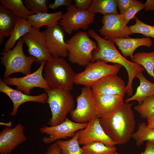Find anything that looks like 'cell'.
<instances>
[{"label":"cell","mask_w":154,"mask_h":154,"mask_svg":"<svg viewBox=\"0 0 154 154\" xmlns=\"http://www.w3.org/2000/svg\"><path fill=\"white\" fill-rule=\"evenodd\" d=\"M87 32L97 43V47L93 51L90 62H94L97 60H101L107 63L111 62L123 66L128 76V82L125 87L126 94L129 96H131L133 93V80L138 73L144 71L145 68L139 64L127 60L121 55L116 48L112 40L104 39L92 29H88Z\"/></svg>","instance_id":"6da1fadb"},{"label":"cell","mask_w":154,"mask_h":154,"mask_svg":"<svg viewBox=\"0 0 154 154\" xmlns=\"http://www.w3.org/2000/svg\"><path fill=\"white\" fill-rule=\"evenodd\" d=\"M133 104L124 103L115 112L99 118L105 132L116 144H124L131 138L135 124Z\"/></svg>","instance_id":"7a4b0ae2"},{"label":"cell","mask_w":154,"mask_h":154,"mask_svg":"<svg viewBox=\"0 0 154 154\" xmlns=\"http://www.w3.org/2000/svg\"><path fill=\"white\" fill-rule=\"evenodd\" d=\"M44 68V78L50 89L72 90L75 73L63 58L52 56Z\"/></svg>","instance_id":"3957f363"},{"label":"cell","mask_w":154,"mask_h":154,"mask_svg":"<svg viewBox=\"0 0 154 154\" xmlns=\"http://www.w3.org/2000/svg\"><path fill=\"white\" fill-rule=\"evenodd\" d=\"M24 43L21 38L12 50L0 53L2 56L1 62L5 68L4 78L16 73H21L26 75L31 74L32 65L36 59L34 57L25 54L23 50Z\"/></svg>","instance_id":"277c9868"},{"label":"cell","mask_w":154,"mask_h":154,"mask_svg":"<svg viewBox=\"0 0 154 154\" xmlns=\"http://www.w3.org/2000/svg\"><path fill=\"white\" fill-rule=\"evenodd\" d=\"M45 91L48 95L47 103L51 112V117L48 123L50 126L59 124L74 109L73 97L69 90L50 89Z\"/></svg>","instance_id":"5b68a950"},{"label":"cell","mask_w":154,"mask_h":154,"mask_svg":"<svg viewBox=\"0 0 154 154\" xmlns=\"http://www.w3.org/2000/svg\"><path fill=\"white\" fill-rule=\"evenodd\" d=\"M89 36L86 32L80 31L66 41L69 60L72 63L86 66L90 62L97 45Z\"/></svg>","instance_id":"8992f818"},{"label":"cell","mask_w":154,"mask_h":154,"mask_svg":"<svg viewBox=\"0 0 154 154\" xmlns=\"http://www.w3.org/2000/svg\"><path fill=\"white\" fill-rule=\"evenodd\" d=\"M122 67L118 64L110 65L102 60H97L88 64L83 72L75 74L74 84L91 87L105 76L117 74Z\"/></svg>","instance_id":"52a82bcc"},{"label":"cell","mask_w":154,"mask_h":154,"mask_svg":"<svg viewBox=\"0 0 154 154\" xmlns=\"http://www.w3.org/2000/svg\"><path fill=\"white\" fill-rule=\"evenodd\" d=\"M95 15L88 10L78 9L74 4L67 7V11L63 14L59 24L65 32L71 35L75 30L82 29L85 31L88 29L90 24L93 23Z\"/></svg>","instance_id":"ba28073f"},{"label":"cell","mask_w":154,"mask_h":154,"mask_svg":"<svg viewBox=\"0 0 154 154\" xmlns=\"http://www.w3.org/2000/svg\"><path fill=\"white\" fill-rule=\"evenodd\" d=\"M94 96L91 87L85 86L76 99V108L70 113L72 120L79 123L88 122L94 118L100 117L96 110Z\"/></svg>","instance_id":"9c48e42d"},{"label":"cell","mask_w":154,"mask_h":154,"mask_svg":"<svg viewBox=\"0 0 154 154\" xmlns=\"http://www.w3.org/2000/svg\"><path fill=\"white\" fill-rule=\"evenodd\" d=\"M88 122L79 123L72 121L67 117L62 123L53 126L43 125L39 129V132L48 136L42 138V142L46 144L54 143L58 140L73 137L78 131L85 129Z\"/></svg>","instance_id":"30bf717a"},{"label":"cell","mask_w":154,"mask_h":154,"mask_svg":"<svg viewBox=\"0 0 154 154\" xmlns=\"http://www.w3.org/2000/svg\"><path fill=\"white\" fill-rule=\"evenodd\" d=\"M47 61L40 64L39 67L34 72L20 78L10 77L2 80L8 85L16 86L17 90L29 95L31 90L35 87L44 89L45 90L50 88L47 83L42 76L44 67Z\"/></svg>","instance_id":"8fae6325"},{"label":"cell","mask_w":154,"mask_h":154,"mask_svg":"<svg viewBox=\"0 0 154 154\" xmlns=\"http://www.w3.org/2000/svg\"><path fill=\"white\" fill-rule=\"evenodd\" d=\"M101 22L103 25L99 32L105 40L128 38L133 34L129 26L125 24L122 15L111 14L103 15Z\"/></svg>","instance_id":"7c38bea8"},{"label":"cell","mask_w":154,"mask_h":154,"mask_svg":"<svg viewBox=\"0 0 154 154\" xmlns=\"http://www.w3.org/2000/svg\"><path fill=\"white\" fill-rule=\"evenodd\" d=\"M22 38L27 47L29 56L34 57L37 63L41 64L52 57L46 47L44 36L40 29L32 28Z\"/></svg>","instance_id":"4fadbf2b"},{"label":"cell","mask_w":154,"mask_h":154,"mask_svg":"<svg viewBox=\"0 0 154 154\" xmlns=\"http://www.w3.org/2000/svg\"><path fill=\"white\" fill-rule=\"evenodd\" d=\"M46 47L52 56L65 58L68 56L67 46L64 41L65 31L59 23L41 31Z\"/></svg>","instance_id":"5bb4252c"},{"label":"cell","mask_w":154,"mask_h":154,"mask_svg":"<svg viewBox=\"0 0 154 154\" xmlns=\"http://www.w3.org/2000/svg\"><path fill=\"white\" fill-rule=\"evenodd\" d=\"M80 145L100 142L108 146H115L116 143L105 132L99 121V118H93L88 122L86 127L78 131Z\"/></svg>","instance_id":"9a60e30c"},{"label":"cell","mask_w":154,"mask_h":154,"mask_svg":"<svg viewBox=\"0 0 154 154\" xmlns=\"http://www.w3.org/2000/svg\"><path fill=\"white\" fill-rule=\"evenodd\" d=\"M24 127L20 123L13 128L6 127L0 132V154H9L27 140Z\"/></svg>","instance_id":"2e32d148"},{"label":"cell","mask_w":154,"mask_h":154,"mask_svg":"<svg viewBox=\"0 0 154 154\" xmlns=\"http://www.w3.org/2000/svg\"><path fill=\"white\" fill-rule=\"evenodd\" d=\"M125 83L117 74L105 76L94 84L91 88L94 96L113 95L124 97Z\"/></svg>","instance_id":"e0dca14e"},{"label":"cell","mask_w":154,"mask_h":154,"mask_svg":"<svg viewBox=\"0 0 154 154\" xmlns=\"http://www.w3.org/2000/svg\"><path fill=\"white\" fill-rule=\"evenodd\" d=\"M0 92L7 96L12 102L13 108L11 112L9 114L12 116L16 115L19 108L24 103L33 102L44 104L47 101L48 96L46 92L36 96L27 95L17 89L11 88L1 79H0Z\"/></svg>","instance_id":"ac0fdd59"},{"label":"cell","mask_w":154,"mask_h":154,"mask_svg":"<svg viewBox=\"0 0 154 154\" xmlns=\"http://www.w3.org/2000/svg\"><path fill=\"white\" fill-rule=\"evenodd\" d=\"M123 98L117 95L94 96L95 107L100 118L116 111L124 103Z\"/></svg>","instance_id":"d6986e66"},{"label":"cell","mask_w":154,"mask_h":154,"mask_svg":"<svg viewBox=\"0 0 154 154\" xmlns=\"http://www.w3.org/2000/svg\"><path fill=\"white\" fill-rule=\"evenodd\" d=\"M112 40L118 46L123 56L125 58L130 56L131 58L137 48L144 46L150 48L152 46L153 43L151 38L147 37L135 38H115Z\"/></svg>","instance_id":"ffe728a7"},{"label":"cell","mask_w":154,"mask_h":154,"mask_svg":"<svg viewBox=\"0 0 154 154\" xmlns=\"http://www.w3.org/2000/svg\"><path fill=\"white\" fill-rule=\"evenodd\" d=\"M17 17L11 10L0 4V45L5 37H8L14 29Z\"/></svg>","instance_id":"44dd1931"},{"label":"cell","mask_w":154,"mask_h":154,"mask_svg":"<svg viewBox=\"0 0 154 154\" xmlns=\"http://www.w3.org/2000/svg\"><path fill=\"white\" fill-rule=\"evenodd\" d=\"M63 15L60 11L52 13H39L29 16L27 19L32 28L40 29L44 26L51 27L59 23Z\"/></svg>","instance_id":"7402d4cb"},{"label":"cell","mask_w":154,"mask_h":154,"mask_svg":"<svg viewBox=\"0 0 154 154\" xmlns=\"http://www.w3.org/2000/svg\"><path fill=\"white\" fill-rule=\"evenodd\" d=\"M138 79L140 85L137 88L134 95L125 100V103H128L132 101L136 100L138 104H140L146 98L154 95V83L147 80L143 74L142 72L138 73L135 78Z\"/></svg>","instance_id":"603a6c76"},{"label":"cell","mask_w":154,"mask_h":154,"mask_svg":"<svg viewBox=\"0 0 154 154\" xmlns=\"http://www.w3.org/2000/svg\"><path fill=\"white\" fill-rule=\"evenodd\" d=\"M32 28L27 19L17 17L15 26L8 39L6 41L3 49V51L11 50L15 43L21 38L30 32Z\"/></svg>","instance_id":"cb8c5ba5"},{"label":"cell","mask_w":154,"mask_h":154,"mask_svg":"<svg viewBox=\"0 0 154 154\" xmlns=\"http://www.w3.org/2000/svg\"><path fill=\"white\" fill-rule=\"evenodd\" d=\"M117 0H92L88 10L90 13H100L103 15L117 14Z\"/></svg>","instance_id":"d4e9b609"},{"label":"cell","mask_w":154,"mask_h":154,"mask_svg":"<svg viewBox=\"0 0 154 154\" xmlns=\"http://www.w3.org/2000/svg\"><path fill=\"white\" fill-rule=\"evenodd\" d=\"M131 59L132 62L143 67L148 74L154 79V51L137 52L133 54Z\"/></svg>","instance_id":"484cf974"},{"label":"cell","mask_w":154,"mask_h":154,"mask_svg":"<svg viewBox=\"0 0 154 154\" xmlns=\"http://www.w3.org/2000/svg\"><path fill=\"white\" fill-rule=\"evenodd\" d=\"M0 3L18 18L27 19L29 16L34 15L27 9L22 0H0Z\"/></svg>","instance_id":"4316f807"},{"label":"cell","mask_w":154,"mask_h":154,"mask_svg":"<svg viewBox=\"0 0 154 154\" xmlns=\"http://www.w3.org/2000/svg\"><path fill=\"white\" fill-rule=\"evenodd\" d=\"M138 125L137 130L134 132L131 137L136 145L140 146L146 141H154V128L148 127L144 122Z\"/></svg>","instance_id":"83f0119b"},{"label":"cell","mask_w":154,"mask_h":154,"mask_svg":"<svg viewBox=\"0 0 154 154\" xmlns=\"http://www.w3.org/2000/svg\"><path fill=\"white\" fill-rule=\"evenodd\" d=\"M82 154H118L115 146H108L100 142H95L83 145Z\"/></svg>","instance_id":"f1b7e54d"},{"label":"cell","mask_w":154,"mask_h":154,"mask_svg":"<svg viewBox=\"0 0 154 154\" xmlns=\"http://www.w3.org/2000/svg\"><path fill=\"white\" fill-rule=\"evenodd\" d=\"M78 131L74 137L69 140L59 139L56 142L60 148L62 154H82V149L78 141Z\"/></svg>","instance_id":"f546056e"},{"label":"cell","mask_w":154,"mask_h":154,"mask_svg":"<svg viewBox=\"0 0 154 154\" xmlns=\"http://www.w3.org/2000/svg\"><path fill=\"white\" fill-rule=\"evenodd\" d=\"M135 110L144 119H147L154 115V95L146 98L140 104L134 107Z\"/></svg>","instance_id":"4dcf8cb0"},{"label":"cell","mask_w":154,"mask_h":154,"mask_svg":"<svg viewBox=\"0 0 154 154\" xmlns=\"http://www.w3.org/2000/svg\"><path fill=\"white\" fill-rule=\"evenodd\" d=\"M136 23L134 25L129 26L133 33H139L144 36L151 37L154 40V26L145 24L135 17Z\"/></svg>","instance_id":"1f68e13d"},{"label":"cell","mask_w":154,"mask_h":154,"mask_svg":"<svg viewBox=\"0 0 154 154\" xmlns=\"http://www.w3.org/2000/svg\"><path fill=\"white\" fill-rule=\"evenodd\" d=\"M23 2L27 9L34 14L48 13L46 0H24Z\"/></svg>","instance_id":"d6a6232c"},{"label":"cell","mask_w":154,"mask_h":154,"mask_svg":"<svg viewBox=\"0 0 154 154\" xmlns=\"http://www.w3.org/2000/svg\"><path fill=\"white\" fill-rule=\"evenodd\" d=\"M144 4L139 1L134 0L132 4L123 15L125 24L127 25L129 21L135 17L138 12L144 9Z\"/></svg>","instance_id":"836d02e7"},{"label":"cell","mask_w":154,"mask_h":154,"mask_svg":"<svg viewBox=\"0 0 154 154\" xmlns=\"http://www.w3.org/2000/svg\"><path fill=\"white\" fill-rule=\"evenodd\" d=\"M134 0H117L120 14L123 15L132 4Z\"/></svg>","instance_id":"e575fe53"},{"label":"cell","mask_w":154,"mask_h":154,"mask_svg":"<svg viewBox=\"0 0 154 154\" xmlns=\"http://www.w3.org/2000/svg\"><path fill=\"white\" fill-rule=\"evenodd\" d=\"M72 0H55L53 3L48 4V8L54 10L61 6L68 7L72 4Z\"/></svg>","instance_id":"d590c367"},{"label":"cell","mask_w":154,"mask_h":154,"mask_svg":"<svg viewBox=\"0 0 154 154\" xmlns=\"http://www.w3.org/2000/svg\"><path fill=\"white\" fill-rule=\"evenodd\" d=\"M75 5L78 9L86 11L88 10L92 0H74Z\"/></svg>","instance_id":"8d00e7d4"},{"label":"cell","mask_w":154,"mask_h":154,"mask_svg":"<svg viewBox=\"0 0 154 154\" xmlns=\"http://www.w3.org/2000/svg\"><path fill=\"white\" fill-rule=\"evenodd\" d=\"M43 154H62L57 143L54 142L50 144Z\"/></svg>","instance_id":"74e56055"},{"label":"cell","mask_w":154,"mask_h":154,"mask_svg":"<svg viewBox=\"0 0 154 154\" xmlns=\"http://www.w3.org/2000/svg\"><path fill=\"white\" fill-rule=\"evenodd\" d=\"M141 154H154V141H147L144 151Z\"/></svg>","instance_id":"f35d334b"},{"label":"cell","mask_w":154,"mask_h":154,"mask_svg":"<svg viewBox=\"0 0 154 154\" xmlns=\"http://www.w3.org/2000/svg\"><path fill=\"white\" fill-rule=\"evenodd\" d=\"M145 11H154V0H147L144 4Z\"/></svg>","instance_id":"ab89813d"},{"label":"cell","mask_w":154,"mask_h":154,"mask_svg":"<svg viewBox=\"0 0 154 154\" xmlns=\"http://www.w3.org/2000/svg\"><path fill=\"white\" fill-rule=\"evenodd\" d=\"M147 119V125L150 127L154 128V115Z\"/></svg>","instance_id":"60d3db41"},{"label":"cell","mask_w":154,"mask_h":154,"mask_svg":"<svg viewBox=\"0 0 154 154\" xmlns=\"http://www.w3.org/2000/svg\"><path fill=\"white\" fill-rule=\"evenodd\" d=\"M0 125L6 126L7 127H10L12 126V122L11 121L7 123L0 122Z\"/></svg>","instance_id":"b9f144b4"}]
</instances>
